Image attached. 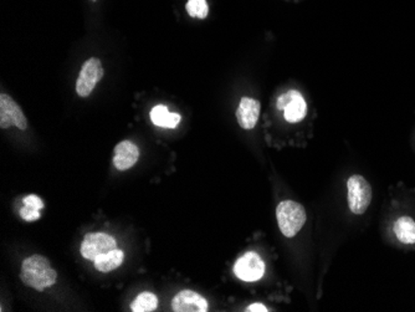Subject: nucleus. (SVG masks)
Segmentation results:
<instances>
[{"instance_id":"1a4fd4ad","label":"nucleus","mask_w":415,"mask_h":312,"mask_svg":"<svg viewBox=\"0 0 415 312\" xmlns=\"http://www.w3.org/2000/svg\"><path fill=\"white\" fill-rule=\"evenodd\" d=\"M172 309L175 312H206L209 305L206 299L198 293L193 290H182L172 301Z\"/></svg>"},{"instance_id":"dca6fc26","label":"nucleus","mask_w":415,"mask_h":312,"mask_svg":"<svg viewBox=\"0 0 415 312\" xmlns=\"http://www.w3.org/2000/svg\"><path fill=\"white\" fill-rule=\"evenodd\" d=\"M186 8L192 18L205 19L209 14V6L206 0H188Z\"/></svg>"},{"instance_id":"f03ea898","label":"nucleus","mask_w":415,"mask_h":312,"mask_svg":"<svg viewBox=\"0 0 415 312\" xmlns=\"http://www.w3.org/2000/svg\"><path fill=\"white\" fill-rule=\"evenodd\" d=\"M279 228L286 238H294L306 224V209L294 200H283L276 208Z\"/></svg>"},{"instance_id":"4468645a","label":"nucleus","mask_w":415,"mask_h":312,"mask_svg":"<svg viewBox=\"0 0 415 312\" xmlns=\"http://www.w3.org/2000/svg\"><path fill=\"white\" fill-rule=\"evenodd\" d=\"M123 259H125L123 252L118 249H114L111 252L100 255L94 263H95V268L97 270L101 271V272H111L121 266V264L123 263Z\"/></svg>"},{"instance_id":"20e7f679","label":"nucleus","mask_w":415,"mask_h":312,"mask_svg":"<svg viewBox=\"0 0 415 312\" xmlns=\"http://www.w3.org/2000/svg\"><path fill=\"white\" fill-rule=\"evenodd\" d=\"M276 107L283 111V119L290 123H299L306 117L307 103L299 91L283 92L277 98Z\"/></svg>"},{"instance_id":"7ed1b4c3","label":"nucleus","mask_w":415,"mask_h":312,"mask_svg":"<svg viewBox=\"0 0 415 312\" xmlns=\"http://www.w3.org/2000/svg\"><path fill=\"white\" fill-rule=\"evenodd\" d=\"M373 191L363 175L353 174L347 180V200L349 210L355 216H362L366 213L372 203Z\"/></svg>"},{"instance_id":"a211bd4d","label":"nucleus","mask_w":415,"mask_h":312,"mask_svg":"<svg viewBox=\"0 0 415 312\" xmlns=\"http://www.w3.org/2000/svg\"><path fill=\"white\" fill-rule=\"evenodd\" d=\"M24 205L39 210L44 208V203H42V199L39 198L37 196H28L26 198H24Z\"/></svg>"},{"instance_id":"6e6552de","label":"nucleus","mask_w":415,"mask_h":312,"mask_svg":"<svg viewBox=\"0 0 415 312\" xmlns=\"http://www.w3.org/2000/svg\"><path fill=\"white\" fill-rule=\"evenodd\" d=\"M12 126L18 127L19 130L25 131L28 128V120L18 103H15L9 95L1 94L0 95V127L6 130Z\"/></svg>"},{"instance_id":"f257e3e1","label":"nucleus","mask_w":415,"mask_h":312,"mask_svg":"<svg viewBox=\"0 0 415 312\" xmlns=\"http://www.w3.org/2000/svg\"><path fill=\"white\" fill-rule=\"evenodd\" d=\"M20 279L26 286L42 291L54 285L58 280V274L50 266L48 259L42 255H33L23 261Z\"/></svg>"},{"instance_id":"6ab92c4d","label":"nucleus","mask_w":415,"mask_h":312,"mask_svg":"<svg viewBox=\"0 0 415 312\" xmlns=\"http://www.w3.org/2000/svg\"><path fill=\"white\" fill-rule=\"evenodd\" d=\"M247 311L249 312H255V311H261L266 312L269 311L266 306H264L263 304H253V305H250V306L247 307Z\"/></svg>"},{"instance_id":"9d476101","label":"nucleus","mask_w":415,"mask_h":312,"mask_svg":"<svg viewBox=\"0 0 415 312\" xmlns=\"http://www.w3.org/2000/svg\"><path fill=\"white\" fill-rule=\"evenodd\" d=\"M260 101L251 97H242L236 110V120L244 130H253L259 121Z\"/></svg>"},{"instance_id":"0eeeda50","label":"nucleus","mask_w":415,"mask_h":312,"mask_svg":"<svg viewBox=\"0 0 415 312\" xmlns=\"http://www.w3.org/2000/svg\"><path fill=\"white\" fill-rule=\"evenodd\" d=\"M234 274L242 281H258L264 277L265 264L259 254H244L234 265Z\"/></svg>"},{"instance_id":"39448f33","label":"nucleus","mask_w":415,"mask_h":312,"mask_svg":"<svg viewBox=\"0 0 415 312\" xmlns=\"http://www.w3.org/2000/svg\"><path fill=\"white\" fill-rule=\"evenodd\" d=\"M103 67L97 58H91L85 62L76 81V92L78 96H90L98 81L103 78Z\"/></svg>"},{"instance_id":"f8f14e48","label":"nucleus","mask_w":415,"mask_h":312,"mask_svg":"<svg viewBox=\"0 0 415 312\" xmlns=\"http://www.w3.org/2000/svg\"><path fill=\"white\" fill-rule=\"evenodd\" d=\"M151 120L156 126L163 128H175L179 125L182 117L179 114L169 112L168 107L164 105H158L152 108Z\"/></svg>"},{"instance_id":"f3484780","label":"nucleus","mask_w":415,"mask_h":312,"mask_svg":"<svg viewBox=\"0 0 415 312\" xmlns=\"http://www.w3.org/2000/svg\"><path fill=\"white\" fill-rule=\"evenodd\" d=\"M20 216L26 222H34L40 218V213H39V209L25 205L24 208H21L20 210Z\"/></svg>"},{"instance_id":"ddd939ff","label":"nucleus","mask_w":415,"mask_h":312,"mask_svg":"<svg viewBox=\"0 0 415 312\" xmlns=\"http://www.w3.org/2000/svg\"><path fill=\"white\" fill-rule=\"evenodd\" d=\"M398 241L403 244H415V220L410 216L398 218L393 225Z\"/></svg>"},{"instance_id":"9b49d317","label":"nucleus","mask_w":415,"mask_h":312,"mask_svg":"<svg viewBox=\"0 0 415 312\" xmlns=\"http://www.w3.org/2000/svg\"><path fill=\"white\" fill-rule=\"evenodd\" d=\"M139 158V147L131 141H122L114 147V166L118 171L133 167Z\"/></svg>"},{"instance_id":"2eb2a0df","label":"nucleus","mask_w":415,"mask_h":312,"mask_svg":"<svg viewBox=\"0 0 415 312\" xmlns=\"http://www.w3.org/2000/svg\"><path fill=\"white\" fill-rule=\"evenodd\" d=\"M157 307H158V297L150 291L141 293L131 304V310L133 312L154 311Z\"/></svg>"},{"instance_id":"aec40b11","label":"nucleus","mask_w":415,"mask_h":312,"mask_svg":"<svg viewBox=\"0 0 415 312\" xmlns=\"http://www.w3.org/2000/svg\"><path fill=\"white\" fill-rule=\"evenodd\" d=\"M91 1H96V0H91Z\"/></svg>"},{"instance_id":"423d86ee","label":"nucleus","mask_w":415,"mask_h":312,"mask_svg":"<svg viewBox=\"0 0 415 312\" xmlns=\"http://www.w3.org/2000/svg\"><path fill=\"white\" fill-rule=\"evenodd\" d=\"M114 249H117V243L111 235L105 233H89L84 238L80 252L86 260L95 261L100 255Z\"/></svg>"}]
</instances>
